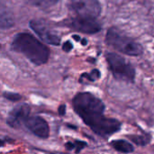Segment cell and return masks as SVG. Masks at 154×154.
<instances>
[{
  "mask_svg": "<svg viewBox=\"0 0 154 154\" xmlns=\"http://www.w3.org/2000/svg\"><path fill=\"white\" fill-rule=\"evenodd\" d=\"M73 106L84 123L100 136H109L121 128L118 120L104 116V103L90 93L78 94L73 99Z\"/></svg>",
  "mask_w": 154,
  "mask_h": 154,
  "instance_id": "cell-1",
  "label": "cell"
},
{
  "mask_svg": "<svg viewBox=\"0 0 154 154\" xmlns=\"http://www.w3.org/2000/svg\"><path fill=\"white\" fill-rule=\"evenodd\" d=\"M12 48L36 65L46 63L50 56L49 49L33 35L27 32L17 33L13 40Z\"/></svg>",
  "mask_w": 154,
  "mask_h": 154,
  "instance_id": "cell-2",
  "label": "cell"
},
{
  "mask_svg": "<svg viewBox=\"0 0 154 154\" xmlns=\"http://www.w3.org/2000/svg\"><path fill=\"white\" fill-rule=\"evenodd\" d=\"M106 42L114 49L130 56H139L143 51L140 43L114 27L107 31Z\"/></svg>",
  "mask_w": 154,
  "mask_h": 154,
  "instance_id": "cell-3",
  "label": "cell"
},
{
  "mask_svg": "<svg viewBox=\"0 0 154 154\" xmlns=\"http://www.w3.org/2000/svg\"><path fill=\"white\" fill-rule=\"evenodd\" d=\"M106 58L109 65V69L116 79L129 82H133L134 80V68L123 57L114 52H107Z\"/></svg>",
  "mask_w": 154,
  "mask_h": 154,
  "instance_id": "cell-4",
  "label": "cell"
},
{
  "mask_svg": "<svg viewBox=\"0 0 154 154\" xmlns=\"http://www.w3.org/2000/svg\"><path fill=\"white\" fill-rule=\"evenodd\" d=\"M71 6L79 16L96 19L101 13V5L97 0H71Z\"/></svg>",
  "mask_w": 154,
  "mask_h": 154,
  "instance_id": "cell-5",
  "label": "cell"
},
{
  "mask_svg": "<svg viewBox=\"0 0 154 154\" xmlns=\"http://www.w3.org/2000/svg\"><path fill=\"white\" fill-rule=\"evenodd\" d=\"M30 27L43 42L55 46L60 44V38L46 23L39 20H32L30 22Z\"/></svg>",
  "mask_w": 154,
  "mask_h": 154,
  "instance_id": "cell-6",
  "label": "cell"
},
{
  "mask_svg": "<svg viewBox=\"0 0 154 154\" xmlns=\"http://www.w3.org/2000/svg\"><path fill=\"white\" fill-rule=\"evenodd\" d=\"M70 26L77 31L90 34L96 33L101 30V25L98 23V22L96 21L95 18L83 16H78L72 19Z\"/></svg>",
  "mask_w": 154,
  "mask_h": 154,
  "instance_id": "cell-7",
  "label": "cell"
},
{
  "mask_svg": "<svg viewBox=\"0 0 154 154\" xmlns=\"http://www.w3.org/2000/svg\"><path fill=\"white\" fill-rule=\"evenodd\" d=\"M24 125L36 136L42 138V139L49 137L50 128H49L47 122L43 118L39 117V116L28 117L24 121Z\"/></svg>",
  "mask_w": 154,
  "mask_h": 154,
  "instance_id": "cell-8",
  "label": "cell"
},
{
  "mask_svg": "<svg viewBox=\"0 0 154 154\" xmlns=\"http://www.w3.org/2000/svg\"><path fill=\"white\" fill-rule=\"evenodd\" d=\"M29 114H30V107L28 105L26 104L19 105L11 111L6 122L11 127L16 128L22 123H24V121L29 117Z\"/></svg>",
  "mask_w": 154,
  "mask_h": 154,
  "instance_id": "cell-9",
  "label": "cell"
},
{
  "mask_svg": "<svg viewBox=\"0 0 154 154\" xmlns=\"http://www.w3.org/2000/svg\"><path fill=\"white\" fill-rule=\"evenodd\" d=\"M14 24V16L7 6L0 3V28H10Z\"/></svg>",
  "mask_w": 154,
  "mask_h": 154,
  "instance_id": "cell-10",
  "label": "cell"
},
{
  "mask_svg": "<svg viewBox=\"0 0 154 154\" xmlns=\"http://www.w3.org/2000/svg\"><path fill=\"white\" fill-rule=\"evenodd\" d=\"M110 144L119 152L122 153H130L134 152V146L125 140H115L110 143Z\"/></svg>",
  "mask_w": 154,
  "mask_h": 154,
  "instance_id": "cell-11",
  "label": "cell"
},
{
  "mask_svg": "<svg viewBox=\"0 0 154 154\" xmlns=\"http://www.w3.org/2000/svg\"><path fill=\"white\" fill-rule=\"evenodd\" d=\"M29 4L41 8H49L55 5L59 0H25Z\"/></svg>",
  "mask_w": 154,
  "mask_h": 154,
  "instance_id": "cell-12",
  "label": "cell"
},
{
  "mask_svg": "<svg viewBox=\"0 0 154 154\" xmlns=\"http://www.w3.org/2000/svg\"><path fill=\"white\" fill-rule=\"evenodd\" d=\"M128 138L131 139V141L134 142L135 144L141 145V146H144L150 142L148 137H144V136H141V135H129Z\"/></svg>",
  "mask_w": 154,
  "mask_h": 154,
  "instance_id": "cell-13",
  "label": "cell"
},
{
  "mask_svg": "<svg viewBox=\"0 0 154 154\" xmlns=\"http://www.w3.org/2000/svg\"><path fill=\"white\" fill-rule=\"evenodd\" d=\"M82 78H86L90 81H95V80H97V79L100 78V72H99L98 69H93L91 71V73H89V74H88V73L83 74Z\"/></svg>",
  "mask_w": 154,
  "mask_h": 154,
  "instance_id": "cell-14",
  "label": "cell"
},
{
  "mask_svg": "<svg viewBox=\"0 0 154 154\" xmlns=\"http://www.w3.org/2000/svg\"><path fill=\"white\" fill-rule=\"evenodd\" d=\"M5 97L10 101H13V102H16L18 100H20L22 98V96L19 95V94H16V93H10V92H6L4 94Z\"/></svg>",
  "mask_w": 154,
  "mask_h": 154,
  "instance_id": "cell-15",
  "label": "cell"
},
{
  "mask_svg": "<svg viewBox=\"0 0 154 154\" xmlns=\"http://www.w3.org/2000/svg\"><path fill=\"white\" fill-rule=\"evenodd\" d=\"M87 146V143L82 141H76L75 142V148L77 149V153L79 152L81 150H83Z\"/></svg>",
  "mask_w": 154,
  "mask_h": 154,
  "instance_id": "cell-16",
  "label": "cell"
},
{
  "mask_svg": "<svg viewBox=\"0 0 154 154\" xmlns=\"http://www.w3.org/2000/svg\"><path fill=\"white\" fill-rule=\"evenodd\" d=\"M72 48H73V45L71 44V42H66L64 44H63V51H67V52H69V51H70L71 50H72Z\"/></svg>",
  "mask_w": 154,
  "mask_h": 154,
  "instance_id": "cell-17",
  "label": "cell"
},
{
  "mask_svg": "<svg viewBox=\"0 0 154 154\" xmlns=\"http://www.w3.org/2000/svg\"><path fill=\"white\" fill-rule=\"evenodd\" d=\"M58 113L60 116H64L66 114V106L65 105H60L58 108Z\"/></svg>",
  "mask_w": 154,
  "mask_h": 154,
  "instance_id": "cell-18",
  "label": "cell"
},
{
  "mask_svg": "<svg viewBox=\"0 0 154 154\" xmlns=\"http://www.w3.org/2000/svg\"><path fill=\"white\" fill-rule=\"evenodd\" d=\"M66 148L68 149V150H73L74 148H75V144L74 143H66Z\"/></svg>",
  "mask_w": 154,
  "mask_h": 154,
  "instance_id": "cell-19",
  "label": "cell"
},
{
  "mask_svg": "<svg viewBox=\"0 0 154 154\" xmlns=\"http://www.w3.org/2000/svg\"><path fill=\"white\" fill-rule=\"evenodd\" d=\"M73 38H74L75 40H77V41H79V40H80V38H79L78 35H74V36H73Z\"/></svg>",
  "mask_w": 154,
  "mask_h": 154,
  "instance_id": "cell-20",
  "label": "cell"
},
{
  "mask_svg": "<svg viewBox=\"0 0 154 154\" xmlns=\"http://www.w3.org/2000/svg\"><path fill=\"white\" fill-rule=\"evenodd\" d=\"M81 43H82L83 45H86V44L88 43V42H87V40H85V39H84V40H82V42H81Z\"/></svg>",
  "mask_w": 154,
  "mask_h": 154,
  "instance_id": "cell-21",
  "label": "cell"
},
{
  "mask_svg": "<svg viewBox=\"0 0 154 154\" xmlns=\"http://www.w3.org/2000/svg\"><path fill=\"white\" fill-rule=\"evenodd\" d=\"M4 144H5V143H4V142H3L2 140H0V147H2V146H3Z\"/></svg>",
  "mask_w": 154,
  "mask_h": 154,
  "instance_id": "cell-22",
  "label": "cell"
},
{
  "mask_svg": "<svg viewBox=\"0 0 154 154\" xmlns=\"http://www.w3.org/2000/svg\"><path fill=\"white\" fill-rule=\"evenodd\" d=\"M153 149H154V146H153Z\"/></svg>",
  "mask_w": 154,
  "mask_h": 154,
  "instance_id": "cell-23",
  "label": "cell"
}]
</instances>
